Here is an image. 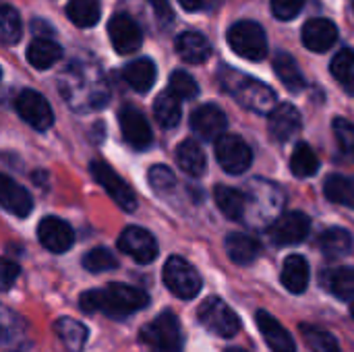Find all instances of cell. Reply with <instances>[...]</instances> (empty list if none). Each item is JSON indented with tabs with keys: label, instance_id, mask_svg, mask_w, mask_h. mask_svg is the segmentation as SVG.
Segmentation results:
<instances>
[{
	"label": "cell",
	"instance_id": "14",
	"mask_svg": "<svg viewBox=\"0 0 354 352\" xmlns=\"http://www.w3.org/2000/svg\"><path fill=\"white\" fill-rule=\"evenodd\" d=\"M311 230V220L303 212H288L282 214L272 226L270 237L276 245H299L307 239Z\"/></svg>",
	"mask_w": 354,
	"mask_h": 352
},
{
	"label": "cell",
	"instance_id": "43",
	"mask_svg": "<svg viewBox=\"0 0 354 352\" xmlns=\"http://www.w3.org/2000/svg\"><path fill=\"white\" fill-rule=\"evenodd\" d=\"M147 180H149V185H151V189H153L156 193H168V191H172L174 185H176L174 172H172L168 166H164V164L151 166L149 172H147Z\"/></svg>",
	"mask_w": 354,
	"mask_h": 352
},
{
	"label": "cell",
	"instance_id": "2",
	"mask_svg": "<svg viewBox=\"0 0 354 352\" xmlns=\"http://www.w3.org/2000/svg\"><path fill=\"white\" fill-rule=\"evenodd\" d=\"M79 305L85 313H104L112 319H122L149 305L145 290L129 284H110L104 290H87L81 295Z\"/></svg>",
	"mask_w": 354,
	"mask_h": 352
},
{
	"label": "cell",
	"instance_id": "23",
	"mask_svg": "<svg viewBox=\"0 0 354 352\" xmlns=\"http://www.w3.org/2000/svg\"><path fill=\"white\" fill-rule=\"evenodd\" d=\"M2 315V346L8 352H23L31 344L27 322L8 309H4Z\"/></svg>",
	"mask_w": 354,
	"mask_h": 352
},
{
	"label": "cell",
	"instance_id": "8",
	"mask_svg": "<svg viewBox=\"0 0 354 352\" xmlns=\"http://www.w3.org/2000/svg\"><path fill=\"white\" fill-rule=\"evenodd\" d=\"M164 284L168 286V290L185 301H191L199 295L201 290V276L199 272L183 257L174 255L166 261L164 272H162Z\"/></svg>",
	"mask_w": 354,
	"mask_h": 352
},
{
	"label": "cell",
	"instance_id": "34",
	"mask_svg": "<svg viewBox=\"0 0 354 352\" xmlns=\"http://www.w3.org/2000/svg\"><path fill=\"white\" fill-rule=\"evenodd\" d=\"M66 17L77 27L89 29L102 17L100 0H68V4H66Z\"/></svg>",
	"mask_w": 354,
	"mask_h": 352
},
{
	"label": "cell",
	"instance_id": "16",
	"mask_svg": "<svg viewBox=\"0 0 354 352\" xmlns=\"http://www.w3.org/2000/svg\"><path fill=\"white\" fill-rule=\"evenodd\" d=\"M189 122H191L193 133L199 135L205 141H218L224 135L226 127H228L226 114L216 104H203V106L195 108L191 112Z\"/></svg>",
	"mask_w": 354,
	"mask_h": 352
},
{
	"label": "cell",
	"instance_id": "11",
	"mask_svg": "<svg viewBox=\"0 0 354 352\" xmlns=\"http://www.w3.org/2000/svg\"><path fill=\"white\" fill-rule=\"evenodd\" d=\"M15 110L35 131H48L54 124V112H52L48 100L39 91L23 89L15 98Z\"/></svg>",
	"mask_w": 354,
	"mask_h": 352
},
{
	"label": "cell",
	"instance_id": "44",
	"mask_svg": "<svg viewBox=\"0 0 354 352\" xmlns=\"http://www.w3.org/2000/svg\"><path fill=\"white\" fill-rule=\"evenodd\" d=\"M334 133H336V139H338L342 151L351 160H354V122H348L346 118H336Z\"/></svg>",
	"mask_w": 354,
	"mask_h": 352
},
{
	"label": "cell",
	"instance_id": "42",
	"mask_svg": "<svg viewBox=\"0 0 354 352\" xmlns=\"http://www.w3.org/2000/svg\"><path fill=\"white\" fill-rule=\"evenodd\" d=\"M170 91L178 98V100H193L199 95V85L197 81L185 73V71H174L170 75Z\"/></svg>",
	"mask_w": 354,
	"mask_h": 352
},
{
	"label": "cell",
	"instance_id": "49",
	"mask_svg": "<svg viewBox=\"0 0 354 352\" xmlns=\"http://www.w3.org/2000/svg\"><path fill=\"white\" fill-rule=\"evenodd\" d=\"M178 2H180V6H183V8H187V10H191V12H193V10H199V8L203 6V2H205V0H178Z\"/></svg>",
	"mask_w": 354,
	"mask_h": 352
},
{
	"label": "cell",
	"instance_id": "30",
	"mask_svg": "<svg viewBox=\"0 0 354 352\" xmlns=\"http://www.w3.org/2000/svg\"><path fill=\"white\" fill-rule=\"evenodd\" d=\"M176 162L183 168V172L195 178L205 172V164H207L205 154L195 139H187L176 147Z\"/></svg>",
	"mask_w": 354,
	"mask_h": 352
},
{
	"label": "cell",
	"instance_id": "12",
	"mask_svg": "<svg viewBox=\"0 0 354 352\" xmlns=\"http://www.w3.org/2000/svg\"><path fill=\"white\" fill-rule=\"evenodd\" d=\"M118 249L137 263H151L158 257V241L141 226H129L118 237Z\"/></svg>",
	"mask_w": 354,
	"mask_h": 352
},
{
	"label": "cell",
	"instance_id": "5",
	"mask_svg": "<svg viewBox=\"0 0 354 352\" xmlns=\"http://www.w3.org/2000/svg\"><path fill=\"white\" fill-rule=\"evenodd\" d=\"M247 195V214L251 216L249 220L255 224H274L280 216V207H282V193L274 183L255 178L251 180V191L245 193Z\"/></svg>",
	"mask_w": 354,
	"mask_h": 352
},
{
	"label": "cell",
	"instance_id": "28",
	"mask_svg": "<svg viewBox=\"0 0 354 352\" xmlns=\"http://www.w3.org/2000/svg\"><path fill=\"white\" fill-rule=\"evenodd\" d=\"M214 197H216L220 212L228 220H243L245 218V214H247V195L245 193H241L239 189L226 187V185H218L214 189Z\"/></svg>",
	"mask_w": 354,
	"mask_h": 352
},
{
	"label": "cell",
	"instance_id": "52",
	"mask_svg": "<svg viewBox=\"0 0 354 352\" xmlns=\"http://www.w3.org/2000/svg\"><path fill=\"white\" fill-rule=\"evenodd\" d=\"M353 6H354V0H353Z\"/></svg>",
	"mask_w": 354,
	"mask_h": 352
},
{
	"label": "cell",
	"instance_id": "32",
	"mask_svg": "<svg viewBox=\"0 0 354 352\" xmlns=\"http://www.w3.org/2000/svg\"><path fill=\"white\" fill-rule=\"evenodd\" d=\"M324 193L326 197L336 203L344 205L348 210H354V178L344 174H332L324 183Z\"/></svg>",
	"mask_w": 354,
	"mask_h": 352
},
{
	"label": "cell",
	"instance_id": "48",
	"mask_svg": "<svg viewBox=\"0 0 354 352\" xmlns=\"http://www.w3.org/2000/svg\"><path fill=\"white\" fill-rule=\"evenodd\" d=\"M156 8V15L160 19H172V10H170V4L168 0H149Z\"/></svg>",
	"mask_w": 354,
	"mask_h": 352
},
{
	"label": "cell",
	"instance_id": "19",
	"mask_svg": "<svg viewBox=\"0 0 354 352\" xmlns=\"http://www.w3.org/2000/svg\"><path fill=\"white\" fill-rule=\"evenodd\" d=\"M303 44L313 52H326L338 41V27L324 17L309 19L303 25Z\"/></svg>",
	"mask_w": 354,
	"mask_h": 352
},
{
	"label": "cell",
	"instance_id": "20",
	"mask_svg": "<svg viewBox=\"0 0 354 352\" xmlns=\"http://www.w3.org/2000/svg\"><path fill=\"white\" fill-rule=\"evenodd\" d=\"M0 203L8 214L17 218H27L33 210V199L29 191L19 183H15L10 176L0 178Z\"/></svg>",
	"mask_w": 354,
	"mask_h": 352
},
{
	"label": "cell",
	"instance_id": "21",
	"mask_svg": "<svg viewBox=\"0 0 354 352\" xmlns=\"http://www.w3.org/2000/svg\"><path fill=\"white\" fill-rule=\"evenodd\" d=\"M257 328L266 340V344L270 346L272 352H297V344L292 340V336L286 332V328H282V324H278L268 311H257L255 315Z\"/></svg>",
	"mask_w": 354,
	"mask_h": 352
},
{
	"label": "cell",
	"instance_id": "18",
	"mask_svg": "<svg viewBox=\"0 0 354 352\" xmlns=\"http://www.w3.org/2000/svg\"><path fill=\"white\" fill-rule=\"evenodd\" d=\"M303 127V120H301V114L299 110L284 102V104H278L270 114H268V129H270V135L274 141L278 143H284L288 139H292Z\"/></svg>",
	"mask_w": 354,
	"mask_h": 352
},
{
	"label": "cell",
	"instance_id": "41",
	"mask_svg": "<svg viewBox=\"0 0 354 352\" xmlns=\"http://www.w3.org/2000/svg\"><path fill=\"white\" fill-rule=\"evenodd\" d=\"M23 27H21V17L19 12L10 6L4 4L0 8V37L6 46H12L21 39Z\"/></svg>",
	"mask_w": 354,
	"mask_h": 352
},
{
	"label": "cell",
	"instance_id": "38",
	"mask_svg": "<svg viewBox=\"0 0 354 352\" xmlns=\"http://www.w3.org/2000/svg\"><path fill=\"white\" fill-rule=\"evenodd\" d=\"M301 334H303V340H305L307 349L311 352H340L338 340L330 332H326L322 328L303 324L301 326Z\"/></svg>",
	"mask_w": 354,
	"mask_h": 352
},
{
	"label": "cell",
	"instance_id": "3",
	"mask_svg": "<svg viewBox=\"0 0 354 352\" xmlns=\"http://www.w3.org/2000/svg\"><path fill=\"white\" fill-rule=\"evenodd\" d=\"M220 85L224 87L226 93H230L243 108H249L257 114H270L278 104H276V93L272 87H268L266 83L247 77L245 73L230 68V66H222L218 73Z\"/></svg>",
	"mask_w": 354,
	"mask_h": 352
},
{
	"label": "cell",
	"instance_id": "51",
	"mask_svg": "<svg viewBox=\"0 0 354 352\" xmlns=\"http://www.w3.org/2000/svg\"><path fill=\"white\" fill-rule=\"evenodd\" d=\"M351 313H353V317H354V301L351 303Z\"/></svg>",
	"mask_w": 354,
	"mask_h": 352
},
{
	"label": "cell",
	"instance_id": "31",
	"mask_svg": "<svg viewBox=\"0 0 354 352\" xmlns=\"http://www.w3.org/2000/svg\"><path fill=\"white\" fill-rule=\"evenodd\" d=\"M274 71L278 75V79L286 85L288 91L299 93L301 89H305V77L297 64V60L288 54V52H278L274 58Z\"/></svg>",
	"mask_w": 354,
	"mask_h": 352
},
{
	"label": "cell",
	"instance_id": "13",
	"mask_svg": "<svg viewBox=\"0 0 354 352\" xmlns=\"http://www.w3.org/2000/svg\"><path fill=\"white\" fill-rule=\"evenodd\" d=\"M118 120H120L122 137L133 149L143 151L151 145L153 133H151V127L141 110H137L135 106H122L118 112Z\"/></svg>",
	"mask_w": 354,
	"mask_h": 352
},
{
	"label": "cell",
	"instance_id": "26",
	"mask_svg": "<svg viewBox=\"0 0 354 352\" xmlns=\"http://www.w3.org/2000/svg\"><path fill=\"white\" fill-rule=\"evenodd\" d=\"M280 278H282V284L286 286V290H290V293H295V295L305 293L307 286H309V278H311L307 259L301 257V255H290V257H286V261H284V266H282Z\"/></svg>",
	"mask_w": 354,
	"mask_h": 352
},
{
	"label": "cell",
	"instance_id": "36",
	"mask_svg": "<svg viewBox=\"0 0 354 352\" xmlns=\"http://www.w3.org/2000/svg\"><path fill=\"white\" fill-rule=\"evenodd\" d=\"M290 170L299 178H309L315 176L319 170V158L311 149L309 143H299L290 156Z\"/></svg>",
	"mask_w": 354,
	"mask_h": 352
},
{
	"label": "cell",
	"instance_id": "46",
	"mask_svg": "<svg viewBox=\"0 0 354 352\" xmlns=\"http://www.w3.org/2000/svg\"><path fill=\"white\" fill-rule=\"evenodd\" d=\"M19 272L21 270H19V266L15 261H4L2 263V286H4V290H8L12 286V282L17 280Z\"/></svg>",
	"mask_w": 354,
	"mask_h": 352
},
{
	"label": "cell",
	"instance_id": "9",
	"mask_svg": "<svg viewBox=\"0 0 354 352\" xmlns=\"http://www.w3.org/2000/svg\"><path fill=\"white\" fill-rule=\"evenodd\" d=\"M89 172L95 178V183L104 187V191L112 197V201L120 210H124V212H135L137 210V197H135L133 189L122 180V176H118L110 168V164H106L102 160H93L89 164Z\"/></svg>",
	"mask_w": 354,
	"mask_h": 352
},
{
	"label": "cell",
	"instance_id": "6",
	"mask_svg": "<svg viewBox=\"0 0 354 352\" xmlns=\"http://www.w3.org/2000/svg\"><path fill=\"white\" fill-rule=\"evenodd\" d=\"M226 39L232 52L247 60L259 62L268 56V35L263 27L255 21H239L230 25Z\"/></svg>",
	"mask_w": 354,
	"mask_h": 352
},
{
	"label": "cell",
	"instance_id": "25",
	"mask_svg": "<svg viewBox=\"0 0 354 352\" xmlns=\"http://www.w3.org/2000/svg\"><path fill=\"white\" fill-rule=\"evenodd\" d=\"M62 58V48L50 37H35L27 46V60L33 68L46 71Z\"/></svg>",
	"mask_w": 354,
	"mask_h": 352
},
{
	"label": "cell",
	"instance_id": "10",
	"mask_svg": "<svg viewBox=\"0 0 354 352\" xmlns=\"http://www.w3.org/2000/svg\"><path fill=\"white\" fill-rule=\"evenodd\" d=\"M216 160L228 174H243L253 162L249 143L239 135H222L216 141Z\"/></svg>",
	"mask_w": 354,
	"mask_h": 352
},
{
	"label": "cell",
	"instance_id": "22",
	"mask_svg": "<svg viewBox=\"0 0 354 352\" xmlns=\"http://www.w3.org/2000/svg\"><path fill=\"white\" fill-rule=\"evenodd\" d=\"M176 54L189 64H203L212 56L209 39L199 31H183L174 41Z\"/></svg>",
	"mask_w": 354,
	"mask_h": 352
},
{
	"label": "cell",
	"instance_id": "4",
	"mask_svg": "<svg viewBox=\"0 0 354 352\" xmlns=\"http://www.w3.org/2000/svg\"><path fill=\"white\" fill-rule=\"evenodd\" d=\"M141 342L151 352H183V328L172 311L160 313L141 328Z\"/></svg>",
	"mask_w": 354,
	"mask_h": 352
},
{
	"label": "cell",
	"instance_id": "40",
	"mask_svg": "<svg viewBox=\"0 0 354 352\" xmlns=\"http://www.w3.org/2000/svg\"><path fill=\"white\" fill-rule=\"evenodd\" d=\"M328 288L342 301H354V268H336L328 274Z\"/></svg>",
	"mask_w": 354,
	"mask_h": 352
},
{
	"label": "cell",
	"instance_id": "17",
	"mask_svg": "<svg viewBox=\"0 0 354 352\" xmlns=\"http://www.w3.org/2000/svg\"><path fill=\"white\" fill-rule=\"evenodd\" d=\"M37 239L41 247L48 249L50 253H64L73 247L75 232L64 220L56 216H46L37 226Z\"/></svg>",
	"mask_w": 354,
	"mask_h": 352
},
{
	"label": "cell",
	"instance_id": "50",
	"mask_svg": "<svg viewBox=\"0 0 354 352\" xmlns=\"http://www.w3.org/2000/svg\"><path fill=\"white\" fill-rule=\"evenodd\" d=\"M226 352H247V351H243V349H228Z\"/></svg>",
	"mask_w": 354,
	"mask_h": 352
},
{
	"label": "cell",
	"instance_id": "45",
	"mask_svg": "<svg viewBox=\"0 0 354 352\" xmlns=\"http://www.w3.org/2000/svg\"><path fill=\"white\" fill-rule=\"evenodd\" d=\"M305 6V0H272V12L282 19V21H290L295 19Z\"/></svg>",
	"mask_w": 354,
	"mask_h": 352
},
{
	"label": "cell",
	"instance_id": "39",
	"mask_svg": "<svg viewBox=\"0 0 354 352\" xmlns=\"http://www.w3.org/2000/svg\"><path fill=\"white\" fill-rule=\"evenodd\" d=\"M81 266L91 272V274H102V272H112L118 268V259L116 255L106 249V247H95L91 251H87L81 259Z\"/></svg>",
	"mask_w": 354,
	"mask_h": 352
},
{
	"label": "cell",
	"instance_id": "7",
	"mask_svg": "<svg viewBox=\"0 0 354 352\" xmlns=\"http://www.w3.org/2000/svg\"><path fill=\"white\" fill-rule=\"evenodd\" d=\"M197 319L207 332L220 338H234L241 332L239 315L218 297H209L199 305Z\"/></svg>",
	"mask_w": 354,
	"mask_h": 352
},
{
	"label": "cell",
	"instance_id": "1",
	"mask_svg": "<svg viewBox=\"0 0 354 352\" xmlns=\"http://www.w3.org/2000/svg\"><path fill=\"white\" fill-rule=\"evenodd\" d=\"M58 89L75 112H93L108 104L110 87L102 68L91 60L75 58L60 75Z\"/></svg>",
	"mask_w": 354,
	"mask_h": 352
},
{
	"label": "cell",
	"instance_id": "24",
	"mask_svg": "<svg viewBox=\"0 0 354 352\" xmlns=\"http://www.w3.org/2000/svg\"><path fill=\"white\" fill-rule=\"evenodd\" d=\"M156 77L158 68L151 58H137L122 68V79L139 93L149 91L156 83Z\"/></svg>",
	"mask_w": 354,
	"mask_h": 352
},
{
	"label": "cell",
	"instance_id": "29",
	"mask_svg": "<svg viewBox=\"0 0 354 352\" xmlns=\"http://www.w3.org/2000/svg\"><path fill=\"white\" fill-rule=\"evenodd\" d=\"M54 332L60 338V342L64 344V349L68 352H81L85 342H87V328L73 319V317H60L54 322Z\"/></svg>",
	"mask_w": 354,
	"mask_h": 352
},
{
	"label": "cell",
	"instance_id": "47",
	"mask_svg": "<svg viewBox=\"0 0 354 352\" xmlns=\"http://www.w3.org/2000/svg\"><path fill=\"white\" fill-rule=\"evenodd\" d=\"M31 31L37 33V37H50V35L56 33V31L52 29V25L46 23L44 19H33V21H31Z\"/></svg>",
	"mask_w": 354,
	"mask_h": 352
},
{
	"label": "cell",
	"instance_id": "35",
	"mask_svg": "<svg viewBox=\"0 0 354 352\" xmlns=\"http://www.w3.org/2000/svg\"><path fill=\"white\" fill-rule=\"evenodd\" d=\"M353 247V237L346 228H328L319 237V249L326 257H344Z\"/></svg>",
	"mask_w": 354,
	"mask_h": 352
},
{
	"label": "cell",
	"instance_id": "15",
	"mask_svg": "<svg viewBox=\"0 0 354 352\" xmlns=\"http://www.w3.org/2000/svg\"><path fill=\"white\" fill-rule=\"evenodd\" d=\"M108 35L118 54H133L135 50L141 48L143 33L141 27L129 17V15H114L108 23Z\"/></svg>",
	"mask_w": 354,
	"mask_h": 352
},
{
	"label": "cell",
	"instance_id": "37",
	"mask_svg": "<svg viewBox=\"0 0 354 352\" xmlns=\"http://www.w3.org/2000/svg\"><path fill=\"white\" fill-rule=\"evenodd\" d=\"M332 75L336 77V81L354 95V50L353 48H342L330 64Z\"/></svg>",
	"mask_w": 354,
	"mask_h": 352
},
{
	"label": "cell",
	"instance_id": "27",
	"mask_svg": "<svg viewBox=\"0 0 354 352\" xmlns=\"http://www.w3.org/2000/svg\"><path fill=\"white\" fill-rule=\"evenodd\" d=\"M226 245V253L228 257L239 263V266H249L257 259L259 255V243L249 237V234H243V232H232L226 237L224 241Z\"/></svg>",
	"mask_w": 354,
	"mask_h": 352
},
{
	"label": "cell",
	"instance_id": "33",
	"mask_svg": "<svg viewBox=\"0 0 354 352\" xmlns=\"http://www.w3.org/2000/svg\"><path fill=\"white\" fill-rule=\"evenodd\" d=\"M153 116L160 127L164 129H174L180 122V100L172 91H164L156 98L153 102Z\"/></svg>",
	"mask_w": 354,
	"mask_h": 352
}]
</instances>
